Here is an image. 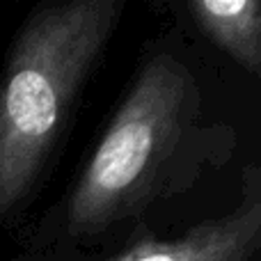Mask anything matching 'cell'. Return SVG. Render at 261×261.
<instances>
[{
    "label": "cell",
    "instance_id": "cell-4",
    "mask_svg": "<svg viewBox=\"0 0 261 261\" xmlns=\"http://www.w3.org/2000/svg\"><path fill=\"white\" fill-rule=\"evenodd\" d=\"M188 12L241 67L261 73V0H199L188 5Z\"/></svg>",
    "mask_w": 261,
    "mask_h": 261
},
{
    "label": "cell",
    "instance_id": "cell-3",
    "mask_svg": "<svg viewBox=\"0 0 261 261\" xmlns=\"http://www.w3.org/2000/svg\"><path fill=\"white\" fill-rule=\"evenodd\" d=\"M261 250V193L172 241H149L103 261H252Z\"/></svg>",
    "mask_w": 261,
    "mask_h": 261
},
{
    "label": "cell",
    "instance_id": "cell-1",
    "mask_svg": "<svg viewBox=\"0 0 261 261\" xmlns=\"http://www.w3.org/2000/svg\"><path fill=\"white\" fill-rule=\"evenodd\" d=\"M122 7L119 0L50 5L21 30L0 85V213L30 190Z\"/></svg>",
    "mask_w": 261,
    "mask_h": 261
},
{
    "label": "cell",
    "instance_id": "cell-2",
    "mask_svg": "<svg viewBox=\"0 0 261 261\" xmlns=\"http://www.w3.org/2000/svg\"><path fill=\"white\" fill-rule=\"evenodd\" d=\"M195 101L197 87L186 64L170 55L149 60L76 184L69 204L73 229H106L138 204L179 142Z\"/></svg>",
    "mask_w": 261,
    "mask_h": 261
}]
</instances>
